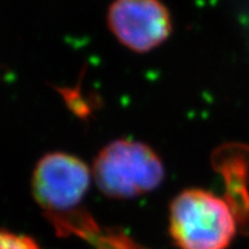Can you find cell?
I'll return each instance as SVG.
<instances>
[{
	"label": "cell",
	"instance_id": "cell-1",
	"mask_svg": "<svg viewBox=\"0 0 249 249\" xmlns=\"http://www.w3.org/2000/svg\"><path fill=\"white\" fill-rule=\"evenodd\" d=\"M90 171L79 158L53 151L39 159L32 176V194L61 235L93 236L98 229L79 207L90 184Z\"/></svg>",
	"mask_w": 249,
	"mask_h": 249
},
{
	"label": "cell",
	"instance_id": "cell-2",
	"mask_svg": "<svg viewBox=\"0 0 249 249\" xmlns=\"http://www.w3.org/2000/svg\"><path fill=\"white\" fill-rule=\"evenodd\" d=\"M236 228L229 202L210 191H182L169 207V233L179 249H226Z\"/></svg>",
	"mask_w": 249,
	"mask_h": 249
},
{
	"label": "cell",
	"instance_id": "cell-3",
	"mask_svg": "<svg viewBox=\"0 0 249 249\" xmlns=\"http://www.w3.org/2000/svg\"><path fill=\"white\" fill-rule=\"evenodd\" d=\"M92 173L102 194L117 200L157 190L165 176L159 155L144 142L128 139L106 145L94 159Z\"/></svg>",
	"mask_w": 249,
	"mask_h": 249
},
{
	"label": "cell",
	"instance_id": "cell-4",
	"mask_svg": "<svg viewBox=\"0 0 249 249\" xmlns=\"http://www.w3.org/2000/svg\"><path fill=\"white\" fill-rule=\"evenodd\" d=\"M107 23L124 47L139 53L157 49L172 33L171 13L160 0H113Z\"/></svg>",
	"mask_w": 249,
	"mask_h": 249
},
{
	"label": "cell",
	"instance_id": "cell-5",
	"mask_svg": "<svg viewBox=\"0 0 249 249\" xmlns=\"http://www.w3.org/2000/svg\"><path fill=\"white\" fill-rule=\"evenodd\" d=\"M0 249H39L30 236L0 229Z\"/></svg>",
	"mask_w": 249,
	"mask_h": 249
}]
</instances>
